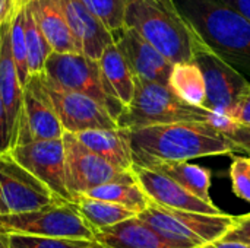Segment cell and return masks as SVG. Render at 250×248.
<instances>
[{"mask_svg": "<svg viewBox=\"0 0 250 248\" xmlns=\"http://www.w3.org/2000/svg\"><path fill=\"white\" fill-rule=\"evenodd\" d=\"M123 132L132 151L133 165L149 161L188 162L195 158L239 152L234 143L211 123L185 121Z\"/></svg>", "mask_w": 250, "mask_h": 248, "instance_id": "6da1fadb", "label": "cell"}, {"mask_svg": "<svg viewBox=\"0 0 250 248\" xmlns=\"http://www.w3.org/2000/svg\"><path fill=\"white\" fill-rule=\"evenodd\" d=\"M199 39L250 82V20L223 0H173Z\"/></svg>", "mask_w": 250, "mask_h": 248, "instance_id": "7a4b0ae2", "label": "cell"}, {"mask_svg": "<svg viewBox=\"0 0 250 248\" xmlns=\"http://www.w3.org/2000/svg\"><path fill=\"white\" fill-rule=\"evenodd\" d=\"M125 26L136 31L173 64L192 61L202 44L173 0H127Z\"/></svg>", "mask_w": 250, "mask_h": 248, "instance_id": "3957f363", "label": "cell"}, {"mask_svg": "<svg viewBox=\"0 0 250 248\" xmlns=\"http://www.w3.org/2000/svg\"><path fill=\"white\" fill-rule=\"evenodd\" d=\"M135 79V95L117 118L119 129L133 130L185 121L212 123L214 113L185 102L168 86Z\"/></svg>", "mask_w": 250, "mask_h": 248, "instance_id": "277c9868", "label": "cell"}, {"mask_svg": "<svg viewBox=\"0 0 250 248\" xmlns=\"http://www.w3.org/2000/svg\"><path fill=\"white\" fill-rule=\"evenodd\" d=\"M138 218L163 238L182 248H196L223 240L236 222V216L227 213L204 215L185 212L161 208L152 202Z\"/></svg>", "mask_w": 250, "mask_h": 248, "instance_id": "5b68a950", "label": "cell"}, {"mask_svg": "<svg viewBox=\"0 0 250 248\" xmlns=\"http://www.w3.org/2000/svg\"><path fill=\"white\" fill-rule=\"evenodd\" d=\"M0 234L94 241V232L81 218L75 203H56L32 212L0 215Z\"/></svg>", "mask_w": 250, "mask_h": 248, "instance_id": "8992f818", "label": "cell"}, {"mask_svg": "<svg viewBox=\"0 0 250 248\" xmlns=\"http://www.w3.org/2000/svg\"><path fill=\"white\" fill-rule=\"evenodd\" d=\"M44 76L62 89L78 92L95 99L116 121L125 111V107L108 95L98 61L91 60L81 53H51L45 61Z\"/></svg>", "mask_w": 250, "mask_h": 248, "instance_id": "52a82bcc", "label": "cell"}, {"mask_svg": "<svg viewBox=\"0 0 250 248\" xmlns=\"http://www.w3.org/2000/svg\"><path fill=\"white\" fill-rule=\"evenodd\" d=\"M66 187L73 202L89 190L108 183L135 181L133 171L120 170L86 149L75 134H63Z\"/></svg>", "mask_w": 250, "mask_h": 248, "instance_id": "ba28073f", "label": "cell"}, {"mask_svg": "<svg viewBox=\"0 0 250 248\" xmlns=\"http://www.w3.org/2000/svg\"><path fill=\"white\" fill-rule=\"evenodd\" d=\"M60 202L10 153H0V215L38 210Z\"/></svg>", "mask_w": 250, "mask_h": 248, "instance_id": "9c48e42d", "label": "cell"}, {"mask_svg": "<svg viewBox=\"0 0 250 248\" xmlns=\"http://www.w3.org/2000/svg\"><path fill=\"white\" fill-rule=\"evenodd\" d=\"M40 77L45 95L57 114L64 133L78 134L88 130L119 129L117 121L95 99L56 86L44 76V73H41Z\"/></svg>", "mask_w": 250, "mask_h": 248, "instance_id": "30bf717a", "label": "cell"}, {"mask_svg": "<svg viewBox=\"0 0 250 248\" xmlns=\"http://www.w3.org/2000/svg\"><path fill=\"white\" fill-rule=\"evenodd\" d=\"M193 61L199 66L205 79L207 99L204 108L230 117L250 82L215 56L204 42L196 48Z\"/></svg>", "mask_w": 250, "mask_h": 248, "instance_id": "8fae6325", "label": "cell"}, {"mask_svg": "<svg viewBox=\"0 0 250 248\" xmlns=\"http://www.w3.org/2000/svg\"><path fill=\"white\" fill-rule=\"evenodd\" d=\"M9 153L19 165L38 178L60 202L73 203L66 187L63 137L15 146Z\"/></svg>", "mask_w": 250, "mask_h": 248, "instance_id": "7c38bea8", "label": "cell"}, {"mask_svg": "<svg viewBox=\"0 0 250 248\" xmlns=\"http://www.w3.org/2000/svg\"><path fill=\"white\" fill-rule=\"evenodd\" d=\"M64 130L54 113L40 75L31 76L23 89V104L19 123V132L15 146L62 139Z\"/></svg>", "mask_w": 250, "mask_h": 248, "instance_id": "4fadbf2b", "label": "cell"}, {"mask_svg": "<svg viewBox=\"0 0 250 248\" xmlns=\"http://www.w3.org/2000/svg\"><path fill=\"white\" fill-rule=\"evenodd\" d=\"M133 175L152 203L176 210L195 212L204 215H224L214 203H207L183 189L170 177L146 167L133 165Z\"/></svg>", "mask_w": 250, "mask_h": 248, "instance_id": "5bb4252c", "label": "cell"}, {"mask_svg": "<svg viewBox=\"0 0 250 248\" xmlns=\"http://www.w3.org/2000/svg\"><path fill=\"white\" fill-rule=\"evenodd\" d=\"M113 38L135 77L168 86L173 63L146 42L136 31L123 26L113 34Z\"/></svg>", "mask_w": 250, "mask_h": 248, "instance_id": "9a60e30c", "label": "cell"}, {"mask_svg": "<svg viewBox=\"0 0 250 248\" xmlns=\"http://www.w3.org/2000/svg\"><path fill=\"white\" fill-rule=\"evenodd\" d=\"M0 96L7 115V127L12 149L16 145L22 104H23V86L21 85L10 45V22H6L0 28Z\"/></svg>", "mask_w": 250, "mask_h": 248, "instance_id": "2e32d148", "label": "cell"}, {"mask_svg": "<svg viewBox=\"0 0 250 248\" xmlns=\"http://www.w3.org/2000/svg\"><path fill=\"white\" fill-rule=\"evenodd\" d=\"M60 3L82 54L98 61L105 48L114 42L113 34L81 0H60Z\"/></svg>", "mask_w": 250, "mask_h": 248, "instance_id": "e0dca14e", "label": "cell"}, {"mask_svg": "<svg viewBox=\"0 0 250 248\" xmlns=\"http://www.w3.org/2000/svg\"><path fill=\"white\" fill-rule=\"evenodd\" d=\"M29 9L53 53L82 54L81 45L67 23L60 0H34Z\"/></svg>", "mask_w": 250, "mask_h": 248, "instance_id": "ac0fdd59", "label": "cell"}, {"mask_svg": "<svg viewBox=\"0 0 250 248\" xmlns=\"http://www.w3.org/2000/svg\"><path fill=\"white\" fill-rule=\"evenodd\" d=\"M98 248H182L148 227L138 216L94 232Z\"/></svg>", "mask_w": 250, "mask_h": 248, "instance_id": "d6986e66", "label": "cell"}, {"mask_svg": "<svg viewBox=\"0 0 250 248\" xmlns=\"http://www.w3.org/2000/svg\"><path fill=\"white\" fill-rule=\"evenodd\" d=\"M75 137L91 152L101 156L111 165L132 171L133 158L127 137L122 129L113 130H88L75 134Z\"/></svg>", "mask_w": 250, "mask_h": 248, "instance_id": "ffe728a7", "label": "cell"}, {"mask_svg": "<svg viewBox=\"0 0 250 248\" xmlns=\"http://www.w3.org/2000/svg\"><path fill=\"white\" fill-rule=\"evenodd\" d=\"M98 64L108 95L126 108L133 99L136 79L114 42L105 48Z\"/></svg>", "mask_w": 250, "mask_h": 248, "instance_id": "44dd1931", "label": "cell"}, {"mask_svg": "<svg viewBox=\"0 0 250 248\" xmlns=\"http://www.w3.org/2000/svg\"><path fill=\"white\" fill-rule=\"evenodd\" d=\"M139 167H146L154 171H158L176 183H179L183 189L199 197L207 203H212L209 189H211V171L201 165H195L188 162H161V161H149Z\"/></svg>", "mask_w": 250, "mask_h": 248, "instance_id": "7402d4cb", "label": "cell"}, {"mask_svg": "<svg viewBox=\"0 0 250 248\" xmlns=\"http://www.w3.org/2000/svg\"><path fill=\"white\" fill-rule=\"evenodd\" d=\"M168 88L185 102L204 108L207 99L205 79L199 66L193 60L173 64Z\"/></svg>", "mask_w": 250, "mask_h": 248, "instance_id": "603a6c76", "label": "cell"}, {"mask_svg": "<svg viewBox=\"0 0 250 248\" xmlns=\"http://www.w3.org/2000/svg\"><path fill=\"white\" fill-rule=\"evenodd\" d=\"M73 203L76 205L81 218L92 232L114 227L117 224H122L136 216L133 212H130L126 208H122L110 202L91 199L86 196L76 197Z\"/></svg>", "mask_w": 250, "mask_h": 248, "instance_id": "cb8c5ba5", "label": "cell"}, {"mask_svg": "<svg viewBox=\"0 0 250 248\" xmlns=\"http://www.w3.org/2000/svg\"><path fill=\"white\" fill-rule=\"evenodd\" d=\"M82 196L119 205L122 208L129 209L136 216L141 215L151 205V199L146 196V193L142 190L136 180L126 183H108L92 189Z\"/></svg>", "mask_w": 250, "mask_h": 248, "instance_id": "d4e9b609", "label": "cell"}, {"mask_svg": "<svg viewBox=\"0 0 250 248\" xmlns=\"http://www.w3.org/2000/svg\"><path fill=\"white\" fill-rule=\"evenodd\" d=\"M25 38L28 50V69L29 76L44 73L45 61L51 56L53 50L42 35L29 6L25 7Z\"/></svg>", "mask_w": 250, "mask_h": 248, "instance_id": "484cf974", "label": "cell"}, {"mask_svg": "<svg viewBox=\"0 0 250 248\" xmlns=\"http://www.w3.org/2000/svg\"><path fill=\"white\" fill-rule=\"evenodd\" d=\"M10 45H12V56L15 60L18 76L21 85L25 89L31 77L28 69V50H26V38H25V9L19 12L15 16V19L10 22Z\"/></svg>", "mask_w": 250, "mask_h": 248, "instance_id": "4316f807", "label": "cell"}, {"mask_svg": "<svg viewBox=\"0 0 250 248\" xmlns=\"http://www.w3.org/2000/svg\"><path fill=\"white\" fill-rule=\"evenodd\" d=\"M114 34L125 26L127 0H81Z\"/></svg>", "mask_w": 250, "mask_h": 248, "instance_id": "83f0119b", "label": "cell"}, {"mask_svg": "<svg viewBox=\"0 0 250 248\" xmlns=\"http://www.w3.org/2000/svg\"><path fill=\"white\" fill-rule=\"evenodd\" d=\"M10 248H94V241L28 237V235H7Z\"/></svg>", "mask_w": 250, "mask_h": 248, "instance_id": "f1b7e54d", "label": "cell"}, {"mask_svg": "<svg viewBox=\"0 0 250 248\" xmlns=\"http://www.w3.org/2000/svg\"><path fill=\"white\" fill-rule=\"evenodd\" d=\"M230 178L233 191L237 197L250 203V170L248 158L236 156L230 167Z\"/></svg>", "mask_w": 250, "mask_h": 248, "instance_id": "f546056e", "label": "cell"}, {"mask_svg": "<svg viewBox=\"0 0 250 248\" xmlns=\"http://www.w3.org/2000/svg\"><path fill=\"white\" fill-rule=\"evenodd\" d=\"M239 151L246 152L250 159V126H242L237 123H231L224 132H223Z\"/></svg>", "mask_w": 250, "mask_h": 248, "instance_id": "4dcf8cb0", "label": "cell"}, {"mask_svg": "<svg viewBox=\"0 0 250 248\" xmlns=\"http://www.w3.org/2000/svg\"><path fill=\"white\" fill-rule=\"evenodd\" d=\"M223 240L242 243L250 247V213L245 216H236L233 228L223 237Z\"/></svg>", "mask_w": 250, "mask_h": 248, "instance_id": "1f68e13d", "label": "cell"}, {"mask_svg": "<svg viewBox=\"0 0 250 248\" xmlns=\"http://www.w3.org/2000/svg\"><path fill=\"white\" fill-rule=\"evenodd\" d=\"M230 118L242 126H250V85L239 98Z\"/></svg>", "mask_w": 250, "mask_h": 248, "instance_id": "d6a6232c", "label": "cell"}, {"mask_svg": "<svg viewBox=\"0 0 250 248\" xmlns=\"http://www.w3.org/2000/svg\"><path fill=\"white\" fill-rule=\"evenodd\" d=\"M12 151L10 137H9V127H7V115L6 110L0 96V153H9Z\"/></svg>", "mask_w": 250, "mask_h": 248, "instance_id": "836d02e7", "label": "cell"}, {"mask_svg": "<svg viewBox=\"0 0 250 248\" xmlns=\"http://www.w3.org/2000/svg\"><path fill=\"white\" fill-rule=\"evenodd\" d=\"M234 10H237L242 16L250 20V0H223Z\"/></svg>", "mask_w": 250, "mask_h": 248, "instance_id": "e575fe53", "label": "cell"}, {"mask_svg": "<svg viewBox=\"0 0 250 248\" xmlns=\"http://www.w3.org/2000/svg\"><path fill=\"white\" fill-rule=\"evenodd\" d=\"M196 248H250L242 243H236V241H227V240H218L209 244H204L201 247Z\"/></svg>", "mask_w": 250, "mask_h": 248, "instance_id": "d590c367", "label": "cell"}, {"mask_svg": "<svg viewBox=\"0 0 250 248\" xmlns=\"http://www.w3.org/2000/svg\"><path fill=\"white\" fill-rule=\"evenodd\" d=\"M6 22H12V4L10 0H0V28Z\"/></svg>", "mask_w": 250, "mask_h": 248, "instance_id": "8d00e7d4", "label": "cell"}, {"mask_svg": "<svg viewBox=\"0 0 250 248\" xmlns=\"http://www.w3.org/2000/svg\"><path fill=\"white\" fill-rule=\"evenodd\" d=\"M34 0H10V4H12V20L15 19V16L22 12L25 7H28Z\"/></svg>", "mask_w": 250, "mask_h": 248, "instance_id": "74e56055", "label": "cell"}, {"mask_svg": "<svg viewBox=\"0 0 250 248\" xmlns=\"http://www.w3.org/2000/svg\"><path fill=\"white\" fill-rule=\"evenodd\" d=\"M0 248H10L7 243V235L4 234H0Z\"/></svg>", "mask_w": 250, "mask_h": 248, "instance_id": "f35d334b", "label": "cell"}, {"mask_svg": "<svg viewBox=\"0 0 250 248\" xmlns=\"http://www.w3.org/2000/svg\"><path fill=\"white\" fill-rule=\"evenodd\" d=\"M248 167H249V170H250V159L248 158Z\"/></svg>", "mask_w": 250, "mask_h": 248, "instance_id": "ab89813d", "label": "cell"}, {"mask_svg": "<svg viewBox=\"0 0 250 248\" xmlns=\"http://www.w3.org/2000/svg\"><path fill=\"white\" fill-rule=\"evenodd\" d=\"M94 248H98V247H97V244H95V243H94Z\"/></svg>", "mask_w": 250, "mask_h": 248, "instance_id": "60d3db41", "label": "cell"}]
</instances>
